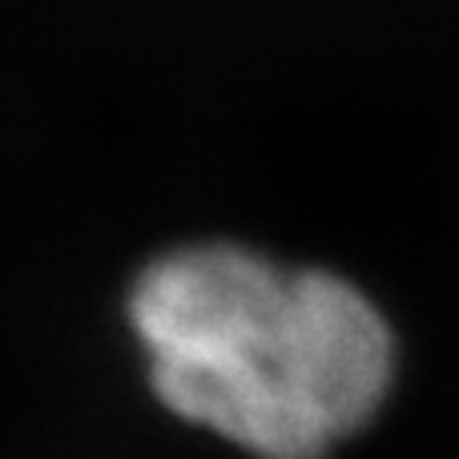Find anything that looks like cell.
I'll list each match as a JSON object with an SVG mask.
<instances>
[{"label":"cell","instance_id":"6da1fadb","mask_svg":"<svg viewBox=\"0 0 459 459\" xmlns=\"http://www.w3.org/2000/svg\"><path fill=\"white\" fill-rule=\"evenodd\" d=\"M126 315L161 403L258 459H326L371 423L395 371L367 294L234 242L145 262Z\"/></svg>","mask_w":459,"mask_h":459}]
</instances>
